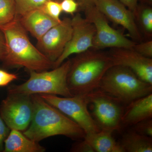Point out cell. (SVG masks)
Masks as SVG:
<instances>
[{
    "label": "cell",
    "instance_id": "obj_32",
    "mask_svg": "<svg viewBox=\"0 0 152 152\" xmlns=\"http://www.w3.org/2000/svg\"><path fill=\"white\" fill-rule=\"evenodd\" d=\"M142 1L146 4V5L151 6L152 4V0H142Z\"/></svg>",
    "mask_w": 152,
    "mask_h": 152
},
{
    "label": "cell",
    "instance_id": "obj_29",
    "mask_svg": "<svg viewBox=\"0 0 152 152\" xmlns=\"http://www.w3.org/2000/svg\"><path fill=\"white\" fill-rule=\"evenodd\" d=\"M139 1L140 0H119L122 4L132 11L134 15L138 6V3Z\"/></svg>",
    "mask_w": 152,
    "mask_h": 152
},
{
    "label": "cell",
    "instance_id": "obj_13",
    "mask_svg": "<svg viewBox=\"0 0 152 152\" xmlns=\"http://www.w3.org/2000/svg\"><path fill=\"white\" fill-rule=\"evenodd\" d=\"M95 6L107 19L126 30L134 39L141 40V34L137 26L134 15L119 1L98 0Z\"/></svg>",
    "mask_w": 152,
    "mask_h": 152
},
{
    "label": "cell",
    "instance_id": "obj_31",
    "mask_svg": "<svg viewBox=\"0 0 152 152\" xmlns=\"http://www.w3.org/2000/svg\"><path fill=\"white\" fill-rule=\"evenodd\" d=\"M98 0H77L80 10L83 11L85 9L90 6L95 5V3Z\"/></svg>",
    "mask_w": 152,
    "mask_h": 152
},
{
    "label": "cell",
    "instance_id": "obj_5",
    "mask_svg": "<svg viewBox=\"0 0 152 152\" xmlns=\"http://www.w3.org/2000/svg\"><path fill=\"white\" fill-rule=\"evenodd\" d=\"M71 63V60H68L50 71H30V77L27 81L21 85L10 86L8 88L7 93L72 96L67 83Z\"/></svg>",
    "mask_w": 152,
    "mask_h": 152
},
{
    "label": "cell",
    "instance_id": "obj_21",
    "mask_svg": "<svg viewBox=\"0 0 152 152\" xmlns=\"http://www.w3.org/2000/svg\"><path fill=\"white\" fill-rule=\"evenodd\" d=\"M15 3L16 16L20 17L30 11L41 9L50 0H14Z\"/></svg>",
    "mask_w": 152,
    "mask_h": 152
},
{
    "label": "cell",
    "instance_id": "obj_19",
    "mask_svg": "<svg viewBox=\"0 0 152 152\" xmlns=\"http://www.w3.org/2000/svg\"><path fill=\"white\" fill-rule=\"evenodd\" d=\"M143 32L147 36L152 35V9L151 6L143 5L138 6L135 15Z\"/></svg>",
    "mask_w": 152,
    "mask_h": 152
},
{
    "label": "cell",
    "instance_id": "obj_4",
    "mask_svg": "<svg viewBox=\"0 0 152 152\" xmlns=\"http://www.w3.org/2000/svg\"><path fill=\"white\" fill-rule=\"evenodd\" d=\"M99 89L126 105L152 93V85L140 79L129 68L118 65L113 66L107 71Z\"/></svg>",
    "mask_w": 152,
    "mask_h": 152
},
{
    "label": "cell",
    "instance_id": "obj_30",
    "mask_svg": "<svg viewBox=\"0 0 152 152\" xmlns=\"http://www.w3.org/2000/svg\"><path fill=\"white\" fill-rule=\"evenodd\" d=\"M6 45L4 36L0 30V61H3L5 58Z\"/></svg>",
    "mask_w": 152,
    "mask_h": 152
},
{
    "label": "cell",
    "instance_id": "obj_6",
    "mask_svg": "<svg viewBox=\"0 0 152 152\" xmlns=\"http://www.w3.org/2000/svg\"><path fill=\"white\" fill-rule=\"evenodd\" d=\"M86 97L91 107V115L101 130L114 132L121 129L126 104L99 88Z\"/></svg>",
    "mask_w": 152,
    "mask_h": 152
},
{
    "label": "cell",
    "instance_id": "obj_22",
    "mask_svg": "<svg viewBox=\"0 0 152 152\" xmlns=\"http://www.w3.org/2000/svg\"><path fill=\"white\" fill-rule=\"evenodd\" d=\"M41 10L57 22L60 23L61 21L60 17L62 10L60 3L54 0H50L44 4Z\"/></svg>",
    "mask_w": 152,
    "mask_h": 152
},
{
    "label": "cell",
    "instance_id": "obj_24",
    "mask_svg": "<svg viewBox=\"0 0 152 152\" xmlns=\"http://www.w3.org/2000/svg\"><path fill=\"white\" fill-rule=\"evenodd\" d=\"M133 50L144 57L152 58V41H148L141 43H136Z\"/></svg>",
    "mask_w": 152,
    "mask_h": 152
},
{
    "label": "cell",
    "instance_id": "obj_10",
    "mask_svg": "<svg viewBox=\"0 0 152 152\" xmlns=\"http://www.w3.org/2000/svg\"><path fill=\"white\" fill-rule=\"evenodd\" d=\"M72 20V28L69 41L59 58L54 63L53 68L58 67L72 54H78L92 49L96 30L94 25L79 13Z\"/></svg>",
    "mask_w": 152,
    "mask_h": 152
},
{
    "label": "cell",
    "instance_id": "obj_12",
    "mask_svg": "<svg viewBox=\"0 0 152 152\" xmlns=\"http://www.w3.org/2000/svg\"><path fill=\"white\" fill-rule=\"evenodd\" d=\"M108 53L114 66L129 68L140 79L152 85V58L144 57L130 49L113 48Z\"/></svg>",
    "mask_w": 152,
    "mask_h": 152
},
{
    "label": "cell",
    "instance_id": "obj_3",
    "mask_svg": "<svg viewBox=\"0 0 152 152\" xmlns=\"http://www.w3.org/2000/svg\"><path fill=\"white\" fill-rule=\"evenodd\" d=\"M67 78L73 96H86L99 88L107 71L114 66L108 53L89 50L71 60Z\"/></svg>",
    "mask_w": 152,
    "mask_h": 152
},
{
    "label": "cell",
    "instance_id": "obj_2",
    "mask_svg": "<svg viewBox=\"0 0 152 152\" xmlns=\"http://www.w3.org/2000/svg\"><path fill=\"white\" fill-rule=\"evenodd\" d=\"M5 39L6 54L3 61L7 67H23L29 71L42 72L53 68L50 61L31 42L18 16L0 27Z\"/></svg>",
    "mask_w": 152,
    "mask_h": 152
},
{
    "label": "cell",
    "instance_id": "obj_11",
    "mask_svg": "<svg viewBox=\"0 0 152 152\" xmlns=\"http://www.w3.org/2000/svg\"><path fill=\"white\" fill-rule=\"evenodd\" d=\"M72 32V20L65 18L38 40L37 48L54 63L62 54Z\"/></svg>",
    "mask_w": 152,
    "mask_h": 152
},
{
    "label": "cell",
    "instance_id": "obj_33",
    "mask_svg": "<svg viewBox=\"0 0 152 152\" xmlns=\"http://www.w3.org/2000/svg\"><path fill=\"white\" fill-rule=\"evenodd\" d=\"M54 1H56L58 2L61 3L63 0H54Z\"/></svg>",
    "mask_w": 152,
    "mask_h": 152
},
{
    "label": "cell",
    "instance_id": "obj_16",
    "mask_svg": "<svg viewBox=\"0 0 152 152\" xmlns=\"http://www.w3.org/2000/svg\"><path fill=\"white\" fill-rule=\"evenodd\" d=\"M45 147L25 135L20 131L11 129L6 139L3 152H44Z\"/></svg>",
    "mask_w": 152,
    "mask_h": 152
},
{
    "label": "cell",
    "instance_id": "obj_15",
    "mask_svg": "<svg viewBox=\"0 0 152 152\" xmlns=\"http://www.w3.org/2000/svg\"><path fill=\"white\" fill-rule=\"evenodd\" d=\"M126 107L121 121L122 127L132 126L152 118V94L131 102Z\"/></svg>",
    "mask_w": 152,
    "mask_h": 152
},
{
    "label": "cell",
    "instance_id": "obj_26",
    "mask_svg": "<svg viewBox=\"0 0 152 152\" xmlns=\"http://www.w3.org/2000/svg\"><path fill=\"white\" fill-rule=\"evenodd\" d=\"M62 12L73 15L78 9V4L75 0H63L61 3Z\"/></svg>",
    "mask_w": 152,
    "mask_h": 152
},
{
    "label": "cell",
    "instance_id": "obj_27",
    "mask_svg": "<svg viewBox=\"0 0 152 152\" xmlns=\"http://www.w3.org/2000/svg\"><path fill=\"white\" fill-rule=\"evenodd\" d=\"M10 130L0 115V152L4 151V141Z\"/></svg>",
    "mask_w": 152,
    "mask_h": 152
},
{
    "label": "cell",
    "instance_id": "obj_28",
    "mask_svg": "<svg viewBox=\"0 0 152 152\" xmlns=\"http://www.w3.org/2000/svg\"><path fill=\"white\" fill-rule=\"evenodd\" d=\"M73 152H94L92 147L86 140L77 142L74 144L71 149Z\"/></svg>",
    "mask_w": 152,
    "mask_h": 152
},
{
    "label": "cell",
    "instance_id": "obj_9",
    "mask_svg": "<svg viewBox=\"0 0 152 152\" xmlns=\"http://www.w3.org/2000/svg\"><path fill=\"white\" fill-rule=\"evenodd\" d=\"M34 113L32 95L9 94L0 104V115L10 129L24 131Z\"/></svg>",
    "mask_w": 152,
    "mask_h": 152
},
{
    "label": "cell",
    "instance_id": "obj_14",
    "mask_svg": "<svg viewBox=\"0 0 152 152\" xmlns=\"http://www.w3.org/2000/svg\"><path fill=\"white\" fill-rule=\"evenodd\" d=\"M19 18L26 31L29 32L37 40L60 23L52 18L41 9L30 11Z\"/></svg>",
    "mask_w": 152,
    "mask_h": 152
},
{
    "label": "cell",
    "instance_id": "obj_18",
    "mask_svg": "<svg viewBox=\"0 0 152 152\" xmlns=\"http://www.w3.org/2000/svg\"><path fill=\"white\" fill-rule=\"evenodd\" d=\"M119 143L125 152H152V137L132 129L124 133Z\"/></svg>",
    "mask_w": 152,
    "mask_h": 152
},
{
    "label": "cell",
    "instance_id": "obj_25",
    "mask_svg": "<svg viewBox=\"0 0 152 152\" xmlns=\"http://www.w3.org/2000/svg\"><path fill=\"white\" fill-rule=\"evenodd\" d=\"M18 78V76L16 74L11 73L0 69V87L7 86Z\"/></svg>",
    "mask_w": 152,
    "mask_h": 152
},
{
    "label": "cell",
    "instance_id": "obj_17",
    "mask_svg": "<svg viewBox=\"0 0 152 152\" xmlns=\"http://www.w3.org/2000/svg\"><path fill=\"white\" fill-rule=\"evenodd\" d=\"M113 132L101 130L97 132L86 134L84 140L94 152H125L113 136Z\"/></svg>",
    "mask_w": 152,
    "mask_h": 152
},
{
    "label": "cell",
    "instance_id": "obj_20",
    "mask_svg": "<svg viewBox=\"0 0 152 152\" xmlns=\"http://www.w3.org/2000/svg\"><path fill=\"white\" fill-rule=\"evenodd\" d=\"M16 17L14 0H0V27L7 24Z\"/></svg>",
    "mask_w": 152,
    "mask_h": 152
},
{
    "label": "cell",
    "instance_id": "obj_7",
    "mask_svg": "<svg viewBox=\"0 0 152 152\" xmlns=\"http://www.w3.org/2000/svg\"><path fill=\"white\" fill-rule=\"evenodd\" d=\"M39 95L76 123L84 131L86 134L101 130L89 111L86 96L63 97L44 94Z\"/></svg>",
    "mask_w": 152,
    "mask_h": 152
},
{
    "label": "cell",
    "instance_id": "obj_23",
    "mask_svg": "<svg viewBox=\"0 0 152 152\" xmlns=\"http://www.w3.org/2000/svg\"><path fill=\"white\" fill-rule=\"evenodd\" d=\"M132 129L142 135L152 137V118L144 120L132 126Z\"/></svg>",
    "mask_w": 152,
    "mask_h": 152
},
{
    "label": "cell",
    "instance_id": "obj_8",
    "mask_svg": "<svg viewBox=\"0 0 152 152\" xmlns=\"http://www.w3.org/2000/svg\"><path fill=\"white\" fill-rule=\"evenodd\" d=\"M83 12L85 18L94 25L96 30L93 42L94 50L105 48L132 49L137 43L111 27L105 16L95 5L88 7Z\"/></svg>",
    "mask_w": 152,
    "mask_h": 152
},
{
    "label": "cell",
    "instance_id": "obj_1",
    "mask_svg": "<svg viewBox=\"0 0 152 152\" xmlns=\"http://www.w3.org/2000/svg\"><path fill=\"white\" fill-rule=\"evenodd\" d=\"M34 113L29 126L23 134L38 142L53 136L63 135L73 140L84 138L86 133L72 120L44 100L39 95H32Z\"/></svg>",
    "mask_w": 152,
    "mask_h": 152
}]
</instances>
